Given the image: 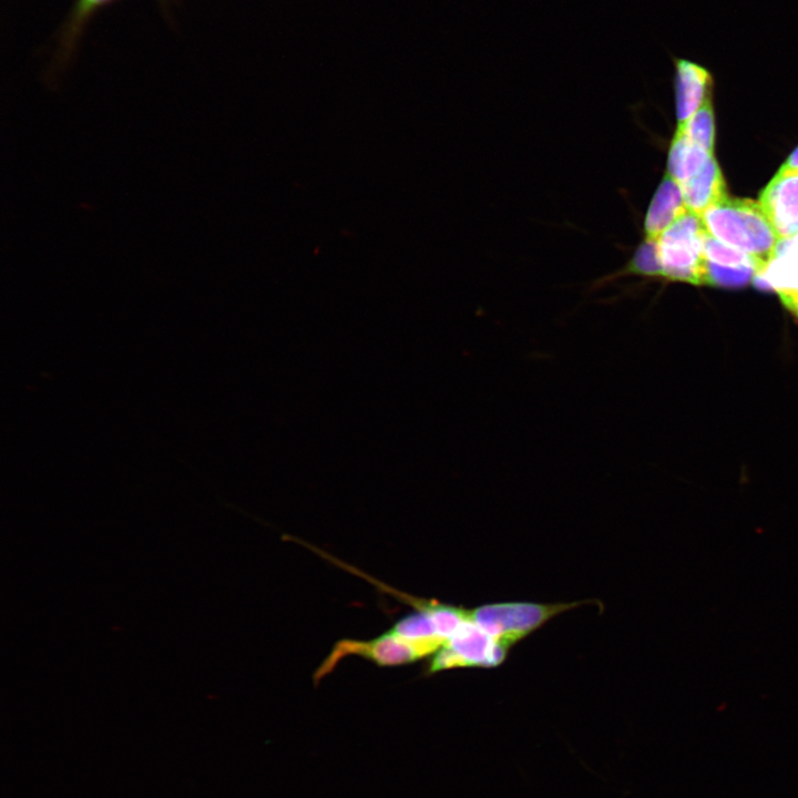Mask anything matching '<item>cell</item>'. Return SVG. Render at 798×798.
I'll return each mask as SVG.
<instances>
[{
  "mask_svg": "<svg viewBox=\"0 0 798 798\" xmlns=\"http://www.w3.org/2000/svg\"><path fill=\"white\" fill-rule=\"evenodd\" d=\"M688 211L681 185L666 174L646 212L644 221L646 237L657 238Z\"/></svg>",
  "mask_w": 798,
  "mask_h": 798,
  "instance_id": "obj_8",
  "label": "cell"
},
{
  "mask_svg": "<svg viewBox=\"0 0 798 798\" xmlns=\"http://www.w3.org/2000/svg\"><path fill=\"white\" fill-rule=\"evenodd\" d=\"M112 0H76L71 13L70 21L65 28L63 37V45L68 51L71 50L75 39L81 32L84 23L99 8L105 6Z\"/></svg>",
  "mask_w": 798,
  "mask_h": 798,
  "instance_id": "obj_17",
  "label": "cell"
},
{
  "mask_svg": "<svg viewBox=\"0 0 798 798\" xmlns=\"http://www.w3.org/2000/svg\"><path fill=\"white\" fill-rule=\"evenodd\" d=\"M709 95L695 114L675 133L684 134L688 140L713 154L715 143L714 109Z\"/></svg>",
  "mask_w": 798,
  "mask_h": 798,
  "instance_id": "obj_13",
  "label": "cell"
},
{
  "mask_svg": "<svg viewBox=\"0 0 798 798\" xmlns=\"http://www.w3.org/2000/svg\"><path fill=\"white\" fill-rule=\"evenodd\" d=\"M781 168L798 172V146L788 156Z\"/></svg>",
  "mask_w": 798,
  "mask_h": 798,
  "instance_id": "obj_20",
  "label": "cell"
},
{
  "mask_svg": "<svg viewBox=\"0 0 798 798\" xmlns=\"http://www.w3.org/2000/svg\"><path fill=\"white\" fill-rule=\"evenodd\" d=\"M348 655H358L379 666H398L420 659L418 651L390 630L369 641L341 640L336 643L329 655L315 673V681L327 675L337 663Z\"/></svg>",
  "mask_w": 798,
  "mask_h": 798,
  "instance_id": "obj_5",
  "label": "cell"
},
{
  "mask_svg": "<svg viewBox=\"0 0 798 798\" xmlns=\"http://www.w3.org/2000/svg\"><path fill=\"white\" fill-rule=\"evenodd\" d=\"M706 233L700 216L688 211L657 237L663 278L704 285Z\"/></svg>",
  "mask_w": 798,
  "mask_h": 798,
  "instance_id": "obj_2",
  "label": "cell"
},
{
  "mask_svg": "<svg viewBox=\"0 0 798 798\" xmlns=\"http://www.w3.org/2000/svg\"><path fill=\"white\" fill-rule=\"evenodd\" d=\"M679 185L688 209L699 216L727 197L726 183L714 155L695 176Z\"/></svg>",
  "mask_w": 798,
  "mask_h": 798,
  "instance_id": "obj_10",
  "label": "cell"
},
{
  "mask_svg": "<svg viewBox=\"0 0 798 798\" xmlns=\"http://www.w3.org/2000/svg\"><path fill=\"white\" fill-rule=\"evenodd\" d=\"M781 304L798 318V293H788L779 295Z\"/></svg>",
  "mask_w": 798,
  "mask_h": 798,
  "instance_id": "obj_19",
  "label": "cell"
},
{
  "mask_svg": "<svg viewBox=\"0 0 798 798\" xmlns=\"http://www.w3.org/2000/svg\"><path fill=\"white\" fill-rule=\"evenodd\" d=\"M673 61L677 129H681L712 95L713 75L695 61L685 58Z\"/></svg>",
  "mask_w": 798,
  "mask_h": 798,
  "instance_id": "obj_7",
  "label": "cell"
},
{
  "mask_svg": "<svg viewBox=\"0 0 798 798\" xmlns=\"http://www.w3.org/2000/svg\"><path fill=\"white\" fill-rule=\"evenodd\" d=\"M704 249L707 262L724 266H753L758 270L763 267L753 256L716 239L708 233L705 235Z\"/></svg>",
  "mask_w": 798,
  "mask_h": 798,
  "instance_id": "obj_16",
  "label": "cell"
},
{
  "mask_svg": "<svg viewBox=\"0 0 798 798\" xmlns=\"http://www.w3.org/2000/svg\"><path fill=\"white\" fill-rule=\"evenodd\" d=\"M509 649L480 628L470 614L446 645L433 654L428 673L456 667H495L504 662Z\"/></svg>",
  "mask_w": 798,
  "mask_h": 798,
  "instance_id": "obj_4",
  "label": "cell"
},
{
  "mask_svg": "<svg viewBox=\"0 0 798 798\" xmlns=\"http://www.w3.org/2000/svg\"><path fill=\"white\" fill-rule=\"evenodd\" d=\"M758 203L779 239L798 234V172L780 167Z\"/></svg>",
  "mask_w": 798,
  "mask_h": 798,
  "instance_id": "obj_6",
  "label": "cell"
},
{
  "mask_svg": "<svg viewBox=\"0 0 798 798\" xmlns=\"http://www.w3.org/2000/svg\"><path fill=\"white\" fill-rule=\"evenodd\" d=\"M579 603L540 604L508 602L484 604L470 610L471 618L491 637L511 648L555 615Z\"/></svg>",
  "mask_w": 798,
  "mask_h": 798,
  "instance_id": "obj_3",
  "label": "cell"
},
{
  "mask_svg": "<svg viewBox=\"0 0 798 798\" xmlns=\"http://www.w3.org/2000/svg\"><path fill=\"white\" fill-rule=\"evenodd\" d=\"M753 283L761 290H774L778 295L798 293V260L773 256L757 272Z\"/></svg>",
  "mask_w": 798,
  "mask_h": 798,
  "instance_id": "obj_12",
  "label": "cell"
},
{
  "mask_svg": "<svg viewBox=\"0 0 798 798\" xmlns=\"http://www.w3.org/2000/svg\"><path fill=\"white\" fill-rule=\"evenodd\" d=\"M621 274L663 277L657 238L646 237L618 275Z\"/></svg>",
  "mask_w": 798,
  "mask_h": 798,
  "instance_id": "obj_15",
  "label": "cell"
},
{
  "mask_svg": "<svg viewBox=\"0 0 798 798\" xmlns=\"http://www.w3.org/2000/svg\"><path fill=\"white\" fill-rule=\"evenodd\" d=\"M757 272L758 268L753 266H724L706 260L704 284L740 288L751 283Z\"/></svg>",
  "mask_w": 798,
  "mask_h": 798,
  "instance_id": "obj_14",
  "label": "cell"
},
{
  "mask_svg": "<svg viewBox=\"0 0 798 798\" xmlns=\"http://www.w3.org/2000/svg\"><path fill=\"white\" fill-rule=\"evenodd\" d=\"M712 155L684 134L675 133L669 147L666 174L682 184L695 176Z\"/></svg>",
  "mask_w": 798,
  "mask_h": 798,
  "instance_id": "obj_11",
  "label": "cell"
},
{
  "mask_svg": "<svg viewBox=\"0 0 798 798\" xmlns=\"http://www.w3.org/2000/svg\"><path fill=\"white\" fill-rule=\"evenodd\" d=\"M773 256L787 257L798 260V234L779 239Z\"/></svg>",
  "mask_w": 798,
  "mask_h": 798,
  "instance_id": "obj_18",
  "label": "cell"
},
{
  "mask_svg": "<svg viewBox=\"0 0 798 798\" xmlns=\"http://www.w3.org/2000/svg\"><path fill=\"white\" fill-rule=\"evenodd\" d=\"M429 602L419 600L416 606L417 611L401 617L390 630L410 643L418 651L421 658L433 655L447 643L438 633L429 613Z\"/></svg>",
  "mask_w": 798,
  "mask_h": 798,
  "instance_id": "obj_9",
  "label": "cell"
},
{
  "mask_svg": "<svg viewBox=\"0 0 798 798\" xmlns=\"http://www.w3.org/2000/svg\"><path fill=\"white\" fill-rule=\"evenodd\" d=\"M700 218L709 235L747 253L763 266L773 257L779 237L759 203L726 197Z\"/></svg>",
  "mask_w": 798,
  "mask_h": 798,
  "instance_id": "obj_1",
  "label": "cell"
}]
</instances>
